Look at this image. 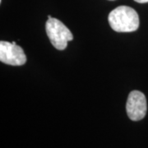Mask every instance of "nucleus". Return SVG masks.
<instances>
[{
	"label": "nucleus",
	"mask_w": 148,
	"mask_h": 148,
	"mask_svg": "<svg viewBox=\"0 0 148 148\" xmlns=\"http://www.w3.org/2000/svg\"><path fill=\"white\" fill-rule=\"evenodd\" d=\"M108 21L111 28L116 32H132L139 27L138 12L127 6H119L111 11Z\"/></svg>",
	"instance_id": "f257e3e1"
},
{
	"label": "nucleus",
	"mask_w": 148,
	"mask_h": 148,
	"mask_svg": "<svg viewBox=\"0 0 148 148\" xmlns=\"http://www.w3.org/2000/svg\"><path fill=\"white\" fill-rule=\"evenodd\" d=\"M49 20L45 23V31L51 44L58 50H64L68 42L73 39V36L68 27L62 21L51 16H48Z\"/></svg>",
	"instance_id": "f03ea898"
},
{
	"label": "nucleus",
	"mask_w": 148,
	"mask_h": 148,
	"mask_svg": "<svg viewBox=\"0 0 148 148\" xmlns=\"http://www.w3.org/2000/svg\"><path fill=\"white\" fill-rule=\"evenodd\" d=\"M0 61L12 66H21L26 64L27 57L21 46L15 41L0 42Z\"/></svg>",
	"instance_id": "7ed1b4c3"
},
{
	"label": "nucleus",
	"mask_w": 148,
	"mask_h": 148,
	"mask_svg": "<svg viewBox=\"0 0 148 148\" xmlns=\"http://www.w3.org/2000/svg\"><path fill=\"white\" fill-rule=\"evenodd\" d=\"M126 110L128 118L132 121L142 120L146 116L147 104L146 96L143 92L132 90L127 97Z\"/></svg>",
	"instance_id": "20e7f679"
},
{
	"label": "nucleus",
	"mask_w": 148,
	"mask_h": 148,
	"mask_svg": "<svg viewBox=\"0 0 148 148\" xmlns=\"http://www.w3.org/2000/svg\"><path fill=\"white\" fill-rule=\"evenodd\" d=\"M135 2L137 3H148V0H134Z\"/></svg>",
	"instance_id": "39448f33"
},
{
	"label": "nucleus",
	"mask_w": 148,
	"mask_h": 148,
	"mask_svg": "<svg viewBox=\"0 0 148 148\" xmlns=\"http://www.w3.org/2000/svg\"><path fill=\"white\" fill-rule=\"evenodd\" d=\"M110 1H114V0H110Z\"/></svg>",
	"instance_id": "423d86ee"
}]
</instances>
